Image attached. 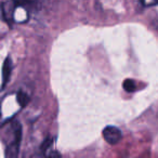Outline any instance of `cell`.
Listing matches in <instances>:
<instances>
[{
	"label": "cell",
	"mask_w": 158,
	"mask_h": 158,
	"mask_svg": "<svg viewBox=\"0 0 158 158\" xmlns=\"http://www.w3.org/2000/svg\"><path fill=\"white\" fill-rule=\"evenodd\" d=\"M11 131L12 135L7 146V156L16 157L19 155L21 139H22V127H21L20 123H14L11 127Z\"/></svg>",
	"instance_id": "obj_1"
},
{
	"label": "cell",
	"mask_w": 158,
	"mask_h": 158,
	"mask_svg": "<svg viewBox=\"0 0 158 158\" xmlns=\"http://www.w3.org/2000/svg\"><path fill=\"white\" fill-rule=\"evenodd\" d=\"M103 138L108 144H117L123 138V133L117 127L114 126H107L103 129Z\"/></svg>",
	"instance_id": "obj_2"
},
{
	"label": "cell",
	"mask_w": 158,
	"mask_h": 158,
	"mask_svg": "<svg viewBox=\"0 0 158 158\" xmlns=\"http://www.w3.org/2000/svg\"><path fill=\"white\" fill-rule=\"evenodd\" d=\"M11 73H12V61L11 57H7L3 62L2 65V85L1 88H5L6 85L9 82L10 78H11Z\"/></svg>",
	"instance_id": "obj_3"
},
{
	"label": "cell",
	"mask_w": 158,
	"mask_h": 158,
	"mask_svg": "<svg viewBox=\"0 0 158 158\" xmlns=\"http://www.w3.org/2000/svg\"><path fill=\"white\" fill-rule=\"evenodd\" d=\"M18 102H19V104L22 106V107L26 106L27 104H28V102H29V99H28V97H27L26 93L20 91V92L18 93Z\"/></svg>",
	"instance_id": "obj_5"
},
{
	"label": "cell",
	"mask_w": 158,
	"mask_h": 158,
	"mask_svg": "<svg viewBox=\"0 0 158 158\" xmlns=\"http://www.w3.org/2000/svg\"><path fill=\"white\" fill-rule=\"evenodd\" d=\"M151 5H158V0H152Z\"/></svg>",
	"instance_id": "obj_7"
},
{
	"label": "cell",
	"mask_w": 158,
	"mask_h": 158,
	"mask_svg": "<svg viewBox=\"0 0 158 158\" xmlns=\"http://www.w3.org/2000/svg\"><path fill=\"white\" fill-rule=\"evenodd\" d=\"M123 89H125L127 92H134L136 90V85L135 82L132 80V79H126L123 81Z\"/></svg>",
	"instance_id": "obj_4"
},
{
	"label": "cell",
	"mask_w": 158,
	"mask_h": 158,
	"mask_svg": "<svg viewBox=\"0 0 158 158\" xmlns=\"http://www.w3.org/2000/svg\"><path fill=\"white\" fill-rule=\"evenodd\" d=\"M51 143H52V142H51V140H50V139H48V140H46V141H44V144L41 145V152H44H44H46L47 149H48V147L51 145Z\"/></svg>",
	"instance_id": "obj_6"
}]
</instances>
